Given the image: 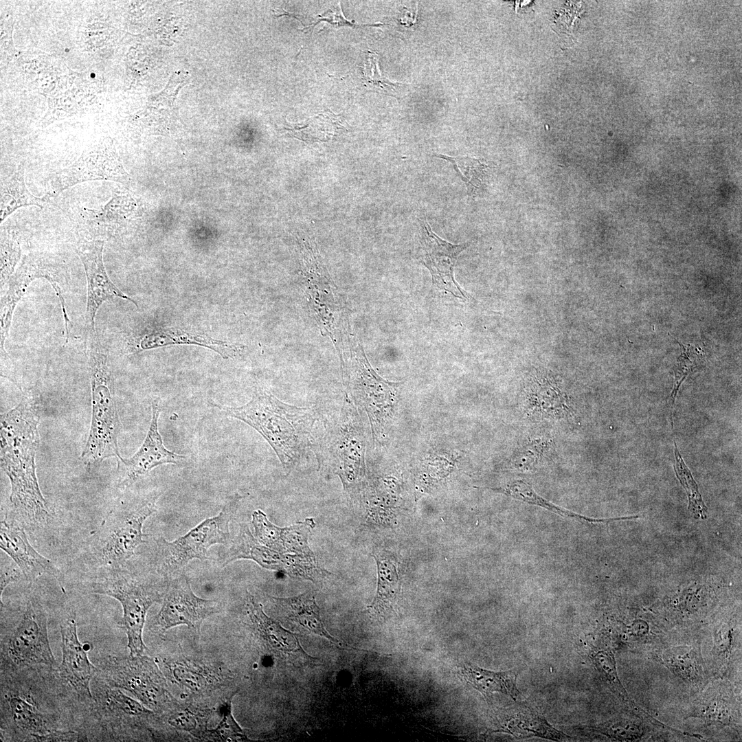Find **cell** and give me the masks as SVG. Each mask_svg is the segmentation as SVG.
<instances>
[{
  "instance_id": "obj_10",
  "label": "cell",
  "mask_w": 742,
  "mask_h": 742,
  "mask_svg": "<svg viewBox=\"0 0 742 742\" xmlns=\"http://www.w3.org/2000/svg\"><path fill=\"white\" fill-rule=\"evenodd\" d=\"M341 359L347 388L366 410L374 435L379 437L390 415L392 392L396 383L383 379L373 370L359 344L341 355Z\"/></svg>"
},
{
  "instance_id": "obj_22",
  "label": "cell",
  "mask_w": 742,
  "mask_h": 742,
  "mask_svg": "<svg viewBox=\"0 0 742 742\" xmlns=\"http://www.w3.org/2000/svg\"><path fill=\"white\" fill-rule=\"evenodd\" d=\"M291 557V554H283L262 544L247 525H241L231 546L221 556L220 563L225 565L238 559H250L264 568L283 570L287 574Z\"/></svg>"
},
{
  "instance_id": "obj_20",
  "label": "cell",
  "mask_w": 742,
  "mask_h": 742,
  "mask_svg": "<svg viewBox=\"0 0 742 742\" xmlns=\"http://www.w3.org/2000/svg\"><path fill=\"white\" fill-rule=\"evenodd\" d=\"M248 614L253 627L269 652L293 662L302 660V662L313 663L314 660H317L305 652L295 633L268 616L262 604L256 602L251 594L248 596Z\"/></svg>"
},
{
  "instance_id": "obj_34",
  "label": "cell",
  "mask_w": 742,
  "mask_h": 742,
  "mask_svg": "<svg viewBox=\"0 0 742 742\" xmlns=\"http://www.w3.org/2000/svg\"><path fill=\"white\" fill-rule=\"evenodd\" d=\"M551 445L550 439H529L517 447L510 458L512 468L518 471H532Z\"/></svg>"
},
{
  "instance_id": "obj_35",
  "label": "cell",
  "mask_w": 742,
  "mask_h": 742,
  "mask_svg": "<svg viewBox=\"0 0 742 742\" xmlns=\"http://www.w3.org/2000/svg\"><path fill=\"white\" fill-rule=\"evenodd\" d=\"M236 693L221 706L223 718L218 726L206 731L203 739L218 741H241L249 739L234 718L232 712V700Z\"/></svg>"
},
{
  "instance_id": "obj_28",
  "label": "cell",
  "mask_w": 742,
  "mask_h": 742,
  "mask_svg": "<svg viewBox=\"0 0 742 742\" xmlns=\"http://www.w3.org/2000/svg\"><path fill=\"white\" fill-rule=\"evenodd\" d=\"M45 200L34 196L27 188L24 168L19 167L1 186L0 221L21 207H42Z\"/></svg>"
},
{
  "instance_id": "obj_7",
  "label": "cell",
  "mask_w": 742,
  "mask_h": 742,
  "mask_svg": "<svg viewBox=\"0 0 742 742\" xmlns=\"http://www.w3.org/2000/svg\"><path fill=\"white\" fill-rule=\"evenodd\" d=\"M353 412L352 403L345 397L314 444L319 466L332 470L346 490L355 486L363 471V446Z\"/></svg>"
},
{
  "instance_id": "obj_21",
  "label": "cell",
  "mask_w": 742,
  "mask_h": 742,
  "mask_svg": "<svg viewBox=\"0 0 742 742\" xmlns=\"http://www.w3.org/2000/svg\"><path fill=\"white\" fill-rule=\"evenodd\" d=\"M490 732H506L517 738L539 737L554 741L570 738L552 727L539 712L525 704L495 710Z\"/></svg>"
},
{
  "instance_id": "obj_39",
  "label": "cell",
  "mask_w": 742,
  "mask_h": 742,
  "mask_svg": "<svg viewBox=\"0 0 742 742\" xmlns=\"http://www.w3.org/2000/svg\"><path fill=\"white\" fill-rule=\"evenodd\" d=\"M172 669L173 676L183 686L192 688L194 690H201L207 688L210 680L205 677L207 671L202 668L184 662L183 664H179V666Z\"/></svg>"
},
{
  "instance_id": "obj_29",
  "label": "cell",
  "mask_w": 742,
  "mask_h": 742,
  "mask_svg": "<svg viewBox=\"0 0 742 742\" xmlns=\"http://www.w3.org/2000/svg\"><path fill=\"white\" fill-rule=\"evenodd\" d=\"M495 489L499 490L502 493L509 495L517 500L523 501L532 505H535L544 508L561 516L571 517L580 521H586L589 523H608L610 521H618L619 519L618 517L595 519L585 517L571 510L565 509L562 507L555 505L554 504L549 502L548 500L538 495L529 483L521 480L514 481L507 484L504 488Z\"/></svg>"
},
{
  "instance_id": "obj_36",
  "label": "cell",
  "mask_w": 742,
  "mask_h": 742,
  "mask_svg": "<svg viewBox=\"0 0 742 742\" xmlns=\"http://www.w3.org/2000/svg\"><path fill=\"white\" fill-rule=\"evenodd\" d=\"M212 712L209 710L186 708L179 710L170 717L169 722L175 728L189 732L203 739Z\"/></svg>"
},
{
  "instance_id": "obj_40",
  "label": "cell",
  "mask_w": 742,
  "mask_h": 742,
  "mask_svg": "<svg viewBox=\"0 0 742 742\" xmlns=\"http://www.w3.org/2000/svg\"><path fill=\"white\" fill-rule=\"evenodd\" d=\"M592 659L600 673L618 692L620 695L625 698L627 695L618 679L612 654L607 650L600 649L594 652Z\"/></svg>"
},
{
  "instance_id": "obj_43",
  "label": "cell",
  "mask_w": 742,
  "mask_h": 742,
  "mask_svg": "<svg viewBox=\"0 0 742 742\" xmlns=\"http://www.w3.org/2000/svg\"><path fill=\"white\" fill-rule=\"evenodd\" d=\"M682 355L678 359V361L675 370V381L673 392L671 394V401L672 410L675 399L681 383L688 375L689 372H690L691 369H693L697 366V363H695V361H696L697 359V357L696 355L695 357H694L696 352H693V350H691L690 347L686 348V347L682 346Z\"/></svg>"
},
{
  "instance_id": "obj_26",
  "label": "cell",
  "mask_w": 742,
  "mask_h": 742,
  "mask_svg": "<svg viewBox=\"0 0 742 742\" xmlns=\"http://www.w3.org/2000/svg\"><path fill=\"white\" fill-rule=\"evenodd\" d=\"M377 565L378 583L376 596L368 607L385 618L393 609L398 599L401 584L396 563L387 552L372 554Z\"/></svg>"
},
{
  "instance_id": "obj_3",
  "label": "cell",
  "mask_w": 742,
  "mask_h": 742,
  "mask_svg": "<svg viewBox=\"0 0 742 742\" xmlns=\"http://www.w3.org/2000/svg\"><path fill=\"white\" fill-rule=\"evenodd\" d=\"M1 672L43 666L57 668L50 647L47 612L38 597L29 593L19 607L1 612Z\"/></svg>"
},
{
  "instance_id": "obj_9",
  "label": "cell",
  "mask_w": 742,
  "mask_h": 742,
  "mask_svg": "<svg viewBox=\"0 0 742 742\" xmlns=\"http://www.w3.org/2000/svg\"><path fill=\"white\" fill-rule=\"evenodd\" d=\"M89 590L113 598L121 604L123 614L119 624L126 634L130 655H143L146 649L143 640L146 617L149 608L161 600L158 590L120 573L117 569L93 582Z\"/></svg>"
},
{
  "instance_id": "obj_37",
  "label": "cell",
  "mask_w": 742,
  "mask_h": 742,
  "mask_svg": "<svg viewBox=\"0 0 742 742\" xmlns=\"http://www.w3.org/2000/svg\"><path fill=\"white\" fill-rule=\"evenodd\" d=\"M251 523L256 539L263 545L283 553V528L271 523L261 510H254L251 515ZM284 554V553H283Z\"/></svg>"
},
{
  "instance_id": "obj_8",
  "label": "cell",
  "mask_w": 742,
  "mask_h": 742,
  "mask_svg": "<svg viewBox=\"0 0 742 742\" xmlns=\"http://www.w3.org/2000/svg\"><path fill=\"white\" fill-rule=\"evenodd\" d=\"M97 668L96 674L108 685L128 692L150 710H163L170 701L166 679L153 658L109 655Z\"/></svg>"
},
{
  "instance_id": "obj_12",
  "label": "cell",
  "mask_w": 742,
  "mask_h": 742,
  "mask_svg": "<svg viewBox=\"0 0 742 742\" xmlns=\"http://www.w3.org/2000/svg\"><path fill=\"white\" fill-rule=\"evenodd\" d=\"M91 688L93 697L91 710L106 739L108 735L109 739H115L122 728L141 727L153 716L152 710L120 689L110 686L97 674Z\"/></svg>"
},
{
  "instance_id": "obj_44",
  "label": "cell",
  "mask_w": 742,
  "mask_h": 742,
  "mask_svg": "<svg viewBox=\"0 0 742 742\" xmlns=\"http://www.w3.org/2000/svg\"><path fill=\"white\" fill-rule=\"evenodd\" d=\"M317 17H318V20L316 21L315 24L320 22V21H326L328 23H330V24H331V25H333L334 26H345V25H348V26H350V27H363V26H376V25L378 26V25H383V24H381V23H380V24H370V25H369V24H355V23H353L352 22L347 20L344 17V16L343 14V12H342V10H341V5L339 3H338L337 5V6H335L334 8L329 9L328 10H327L326 12H325L322 14L318 15Z\"/></svg>"
},
{
  "instance_id": "obj_2",
  "label": "cell",
  "mask_w": 742,
  "mask_h": 742,
  "mask_svg": "<svg viewBox=\"0 0 742 742\" xmlns=\"http://www.w3.org/2000/svg\"><path fill=\"white\" fill-rule=\"evenodd\" d=\"M214 406L227 416L244 422L261 434L289 471L295 466L311 443L317 420L312 407L287 404L262 389L256 390L243 405Z\"/></svg>"
},
{
  "instance_id": "obj_13",
  "label": "cell",
  "mask_w": 742,
  "mask_h": 742,
  "mask_svg": "<svg viewBox=\"0 0 742 742\" xmlns=\"http://www.w3.org/2000/svg\"><path fill=\"white\" fill-rule=\"evenodd\" d=\"M60 636L62 660L54 671L79 701L91 708L93 697L91 682L98 668L89 660L88 644L78 639L75 614L61 623Z\"/></svg>"
},
{
  "instance_id": "obj_23",
  "label": "cell",
  "mask_w": 742,
  "mask_h": 742,
  "mask_svg": "<svg viewBox=\"0 0 742 742\" xmlns=\"http://www.w3.org/2000/svg\"><path fill=\"white\" fill-rule=\"evenodd\" d=\"M457 673L464 682L478 690L487 701L495 692L508 695L515 701L520 695L516 685L517 674L513 670L496 672L463 662L458 664Z\"/></svg>"
},
{
  "instance_id": "obj_41",
  "label": "cell",
  "mask_w": 742,
  "mask_h": 742,
  "mask_svg": "<svg viewBox=\"0 0 742 742\" xmlns=\"http://www.w3.org/2000/svg\"><path fill=\"white\" fill-rule=\"evenodd\" d=\"M595 730L619 740L636 739L642 734V728L639 725L625 719L607 722Z\"/></svg>"
},
{
  "instance_id": "obj_25",
  "label": "cell",
  "mask_w": 742,
  "mask_h": 742,
  "mask_svg": "<svg viewBox=\"0 0 742 742\" xmlns=\"http://www.w3.org/2000/svg\"><path fill=\"white\" fill-rule=\"evenodd\" d=\"M290 621L295 622L312 633L326 638L341 648L342 644L326 629L322 620L319 608L311 592L289 598L271 597Z\"/></svg>"
},
{
  "instance_id": "obj_31",
  "label": "cell",
  "mask_w": 742,
  "mask_h": 742,
  "mask_svg": "<svg viewBox=\"0 0 742 742\" xmlns=\"http://www.w3.org/2000/svg\"><path fill=\"white\" fill-rule=\"evenodd\" d=\"M439 158L451 162L466 186L468 194L474 195L484 183L487 166L480 159L470 157H451L436 155Z\"/></svg>"
},
{
  "instance_id": "obj_33",
  "label": "cell",
  "mask_w": 742,
  "mask_h": 742,
  "mask_svg": "<svg viewBox=\"0 0 742 742\" xmlns=\"http://www.w3.org/2000/svg\"><path fill=\"white\" fill-rule=\"evenodd\" d=\"M315 526L314 519L306 518L303 521L283 528V553L314 556L308 546V537Z\"/></svg>"
},
{
  "instance_id": "obj_27",
  "label": "cell",
  "mask_w": 742,
  "mask_h": 742,
  "mask_svg": "<svg viewBox=\"0 0 742 742\" xmlns=\"http://www.w3.org/2000/svg\"><path fill=\"white\" fill-rule=\"evenodd\" d=\"M286 130L295 137L306 142H327L345 130L340 115L330 111L319 113L305 122L292 124Z\"/></svg>"
},
{
  "instance_id": "obj_42",
  "label": "cell",
  "mask_w": 742,
  "mask_h": 742,
  "mask_svg": "<svg viewBox=\"0 0 742 742\" xmlns=\"http://www.w3.org/2000/svg\"><path fill=\"white\" fill-rule=\"evenodd\" d=\"M20 257L18 243L10 239H1V283L7 281Z\"/></svg>"
},
{
  "instance_id": "obj_38",
  "label": "cell",
  "mask_w": 742,
  "mask_h": 742,
  "mask_svg": "<svg viewBox=\"0 0 742 742\" xmlns=\"http://www.w3.org/2000/svg\"><path fill=\"white\" fill-rule=\"evenodd\" d=\"M667 663L684 677L694 679L698 676L699 667L696 653L686 647L673 649L665 655Z\"/></svg>"
},
{
  "instance_id": "obj_14",
  "label": "cell",
  "mask_w": 742,
  "mask_h": 742,
  "mask_svg": "<svg viewBox=\"0 0 742 742\" xmlns=\"http://www.w3.org/2000/svg\"><path fill=\"white\" fill-rule=\"evenodd\" d=\"M220 611L219 603L196 596L186 575H180L168 586L162 607L156 618L162 631L186 625L198 633L203 620Z\"/></svg>"
},
{
  "instance_id": "obj_15",
  "label": "cell",
  "mask_w": 742,
  "mask_h": 742,
  "mask_svg": "<svg viewBox=\"0 0 742 742\" xmlns=\"http://www.w3.org/2000/svg\"><path fill=\"white\" fill-rule=\"evenodd\" d=\"M124 176L111 142L105 139L86 149L78 159L49 180L52 196L82 182L93 180L121 181Z\"/></svg>"
},
{
  "instance_id": "obj_24",
  "label": "cell",
  "mask_w": 742,
  "mask_h": 742,
  "mask_svg": "<svg viewBox=\"0 0 742 742\" xmlns=\"http://www.w3.org/2000/svg\"><path fill=\"white\" fill-rule=\"evenodd\" d=\"M528 409L549 419H562L571 414L570 401L565 392L548 377H537L528 386Z\"/></svg>"
},
{
  "instance_id": "obj_1",
  "label": "cell",
  "mask_w": 742,
  "mask_h": 742,
  "mask_svg": "<svg viewBox=\"0 0 742 742\" xmlns=\"http://www.w3.org/2000/svg\"><path fill=\"white\" fill-rule=\"evenodd\" d=\"M40 416L36 401L25 397L1 418V467L8 477L10 501L17 522L45 526L50 518L36 473Z\"/></svg>"
},
{
  "instance_id": "obj_16",
  "label": "cell",
  "mask_w": 742,
  "mask_h": 742,
  "mask_svg": "<svg viewBox=\"0 0 742 742\" xmlns=\"http://www.w3.org/2000/svg\"><path fill=\"white\" fill-rule=\"evenodd\" d=\"M468 246L467 243L453 244L441 238L427 221L422 225L419 258L429 269L436 289L460 299L467 298L455 280L454 268L458 256Z\"/></svg>"
},
{
  "instance_id": "obj_17",
  "label": "cell",
  "mask_w": 742,
  "mask_h": 742,
  "mask_svg": "<svg viewBox=\"0 0 742 742\" xmlns=\"http://www.w3.org/2000/svg\"><path fill=\"white\" fill-rule=\"evenodd\" d=\"M0 548L16 563L31 586L39 577L49 575L65 591L63 574L54 563L38 552L30 544L23 526L14 520H1Z\"/></svg>"
},
{
  "instance_id": "obj_4",
  "label": "cell",
  "mask_w": 742,
  "mask_h": 742,
  "mask_svg": "<svg viewBox=\"0 0 742 742\" xmlns=\"http://www.w3.org/2000/svg\"><path fill=\"white\" fill-rule=\"evenodd\" d=\"M87 354L91 386V421L82 457L89 465L121 457L117 436L121 424L107 350L95 330L87 331Z\"/></svg>"
},
{
  "instance_id": "obj_6",
  "label": "cell",
  "mask_w": 742,
  "mask_h": 742,
  "mask_svg": "<svg viewBox=\"0 0 742 742\" xmlns=\"http://www.w3.org/2000/svg\"><path fill=\"white\" fill-rule=\"evenodd\" d=\"M157 497L112 508L92 535L93 554L100 564L117 569L144 543L143 526L157 510Z\"/></svg>"
},
{
  "instance_id": "obj_18",
  "label": "cell",
  "mask_w": 742,
  "mask_h": 742,
  "mask_svg": "<svg viewBox=\"0 0 742 742\" xmlns=\"http://www.w3.org/2000/svg\"><path fill=\"white\" fill-rule=\"evenodd\" d=\"M160 412L159 401H154L150 424L143 443L132 457L117 459L120 486L130 485L159 465L181 464L186 460L184 456L165 447L158 429Z\"/></svg>"
},
{
  "instance_id": "obj_30",
  "label": "cell",
  "mask_w": 742,
  "mask_h": 742,
  "mask_svg": "<svg viewBox=\"0 0 742 742\" xmlns=\"http://www.w3.org/2000/svg\"><path fill=\"white\" fill-rule=\"evenodd\" d=\"M172 344H195L207 346L218 352L223 358L232 356L235 348L219 341L201 336H188L170 332H161L146 335L140 342V349L147 350Z\"/></svg>"
},
{
  "instance_id": "obj_45",
  "label": "cell",
  "mask_w": 742,
  "mask_h": 742,
  "mask_svg": "<svg viewBox=\"0 0 742 742\" xmlns=\"http://www.w3.org/2000/svg\"><path fill=\"white\" fill-rule=\"evenodd\" d=\"M16 573L17 572L15 570V569H10L8 567H3V566H1V581H0V598H1V603L2 602L1 598H2L3 593L4 590H5V589L7 587V586L9 584H10L11 583L14 582L16 580V578L18 577V574Z\"/></svg>"
},
{
  "instance_id": "obj_5",
  "label": "cell",
  "mask_w": 742,
  "mask_h": 742,
  "mask_svg": "<svg viewBox=\"0 0 742 742\" xmlns=\"http://www.w3.org/2000/svg\"><path fill=\"white\" fill-rule=\"evenodd\" d=\"M9 681L12 686L8 680L3 678L1 679V732L3 741H84L80 732L62 728L57 715L45 710L30 692H25L16 686L15 682Z\"/></svg>"
},
{
  "instance_id": "obj_11",
  "label": "cell",
  "mask_w": 742,
  "mask_h": 742,
  "mask_svg": "<svg viewBox=\"0 0 742 742\" xmlns=\"http://www.w3.org/2000/svg\"><path fill=\"white\" fill-rule=\"evenodd\" d=\"M234 507V501L227 502L217 515L205 519L173 541L159 539L160 569L167 573L172 572L182 568L193 559H207V550L212 545L227 541L229 523Z\"/></svg>"
},
{
  "instance_id": "obj_32",
  "label": "cell",
  "mask_w": 742,
  "mask_h": 742,
  "mask_svg": "<svg viewBox=\"0 0 742 742\" xmlns=\"http://www.w3.org/2000/svg\"><path fill=\"white\" fill-rule=\"evenodd\" d=\"M362 72L364 86L372 91L397 97L401 95V91L406 85L401 82H392L381 75L379 66V56L374 52H368Z\"/></svg>"
},
{
  "instance_id": "obj_19",
  "label": "cell",
  "mask_w": 742,
  "mask_h": 742,
  "mask_svg": "<svg viewBox=\"0 0 742 742\" xmlns=\"http://www.w3.org/2000/svg\"><path fill=\"white\" fill-rule=\"evenodd\" d=\"M104 241L81 243L76 248L84 266L87 280L86 326L87 331L95 330V317L102 304L115 297L136 302L122 293L110 280L106 271L102 253Z\"/></svg>"
}]
</instances>
